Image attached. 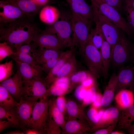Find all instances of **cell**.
<instances>
[{
    "label": "cell",
    "mask_w": 134,
    "mask_h": 134,
    "mask_svg": "<svg viewBox=\"0 0 134 134\" xmlns=\"http://www.w3.org/2000/svg\"><path fill=\"white\" fill-rule=\"evenodd\" d=\"M5 134H24V132H22L21 131L16 130L13 131H11L7 132Z\"/></svg>",
    "instance_id": "52"
},
{
    "label": "cell",
    "mask_w": 134,
    "mask_h": 134,
    "mask_svg": "<svg viewBox=\"0 0 134 134\" xmlns=\"http://www.w3.org/2000/svg\"><path fill=\"white\" fill-rule=\"evenodd\" d=\"M37 5L40 6L45 5L49 0H30Z\"/></svg>",
    "instance_id": "51"
},
{
    "label": "cell",
    "mask_w": 134,
    "mask_h": 134,
    "mask_svg": "<svg viewBox=\"0 0 134 134\" xmlns=\"http://www.w3.org/2000/svg\"><path fill=\"white\" fill-rule=\"evenodd\" d=\"M70 20L73 32L71 47H77L82 52L89 37L91 22L73 12L70 16Z\"/></svg>",
    "instance_id": "2"
},
{
    "label": "cell",
    "mask_w": 134,
    "mask_h": 134,
    "mask_svg": "<svg viewBox=\"0 0 134 134\" xmlns=\"http://www.w3.org/2000/svg\"><path fill=\"white\" fill-rule=\"evenodd\" d=\"M96 93L95 89L93 87L87 90L81 106L84 108L85 106L92 103L95 99Z\"/></svg>",
    "instance_id": "38"
},
{
    "label": "cell",
    "mask_w": 134,
    "mask_h": 134,
    "mask_svg": "<svg viewBox=\"0 0 134 134\" xmlns=\"http://www.w3.org/2000/svg\"><path fill=\"white\" fill-rule=\"evenodd\" d=\"M117 81V75L114 72L110 77L102 95L101 104L103 106H107L112 101L116 91Z\"/></svg>",
    "instance_id": "22"
},
{
    "label": "cell",
    "mask_w": 134,
    "mask_h": 134,
    "mask_svg": "<svg viewBox=\"0 0 134 134\" xmlns=\"http://www.w3.org/2000/svg\"><path fill=\"white\" fill-rule=\"evenodd\" d=\"M72 12L79 14L91 21H94L95 15L92 5L85 0H66Z\"/></svg>",
    "instance_id": "15"
},
{
    "label": "cell",
    "mask_w": 134,
    "mask_h": 134,
    "mask_svg": "<svg viewBox=\"0 0 134 134\" xmlns=\"http://www.w3.org/2000/svg\"><path fill=\"white\" fill-rule=\"evenodd\" d=\"M100 52L103 67V76L105 80L107 78L108 70L111 64V48L110 44L105 38L100 49Z\"/></svg>",
    "instance_id": "26"
},
{
    "label": "cell",
    "mask_w": 134,
    "mask_h": 134,
    "mask_svg": "<svg viewBox=\"0 0 134 134\" xmlns=\"http://www.w3.org/2000/svg\"><path fill=\"white\" fill-rule=\"evenodd\" d=\"M0 119L9 121L14 127L21 128L15 108H8L0 106Z\"/></svg>",
    "instance_id": "32"
},
{
    "label": "cell",
    "mask_w": 134,
    "mask_h": 134,
    "mask_svg": "<svg viewBox=\"0 0 134 134\" xmlns=\"http://www.w3.org/2000/svg\"><path fill=\"white\" fill-rule=\"evenodd\" d=\"M36 102L23 98H22L17 102L15 109L21 127L28 128Z\"/></svg>",
    "instance_id": "13"
},
{
    "label": "cell",
    "mask_w": 134,
    "mask_h": 134,
    "mask_svg": "<svg viewBox=\"0 0 134 134\" xmlns=\"http://www.w3.org/2000/svg\"><path fill=\"white\" fill-rule=\"evenodd\" d=\"M77 68V62L74 52L61 67L57 74L55 80L58 78L62 77H70L76 71Z\"/></svg>",
    "instance_id": "30"
},
{
    "label": "cell",
    "mask_w": 134,
    "mask_h": 134,
    "mask_svg": "<svg viewBox=\"0 0 134 134\" xmlns=\"http://www.w3.org/2000/svg\"><path fill=\"white\" fill-rule=\"evenodd\" d=\"M124 32L111 50V64L115 67L126 63L131 58L132 45Z\"/></svg>",
    "instance_id": "6"
},
{
    "label": "cell",
    "mask_w": 134,
    "mask_h": 134,
    "mask_svg": "<svg viewBox=\"0 0 134 134\" xmlns=\"http://www.w3.org/2000/svg\"><path fill=\"white\" fill-rule=\"evenodd\" d=\"M63 52L60 50L41 48L37 46L33 49L31 55L40 66L50 59L60 57Z\"/></svg>",
    "instance_id": "16"
},
{
    "label": "cell",
    "mask_w": 134,
    "mask_h": 134,
    "mask_svg": "<svg viewBox=\"0 0 134 134\" xmlns=\"http://www.w3.org/2000/svg\"><path fill=\"white\" fill-rule=\"evenodd\" d=\"M87 116L90 124V122L93 124L91 128L98 124L99 121L98 111L97 108L92 107L88 110Z\"/></svg>",
    "instance_id": "40"
},
{
    "label": "cell",
    "mask_w": 134,
    "mask_h": 134,
    "mask_svg": "<svg viewBox=\"0 0 134 134\" xmlns=\"http://www.w3.org/2000/svg\"><path fill=\"white\" fill-rule=\"evenodd\" d=\"M117 76L116 91L130 88L134 79V67L128 66L121 69Z\"/></svg>",
    "instance_id": "17"
},
{
    "label": "cell",
    "mask_w": 134,
    "mask_h": 134,
    "mask_svg": "<svg viewBox=\"0 0 134 134\" xmlns=\"http://www.w3.org/2000/svg\"><path fill=\"white\" fill-rule=\"evenodd\" d=\"M60 17L58 9L54 6L47 5L41 10L39 15L40 20L43 22L52 25L58 21Z\"/></svg>",
    "instance_id": "21"
},
{
    "label": "cell",
    "mask_w": 134,
    "mask_h": 134,
    "mask_svg": "<svg viewBox=\"0 0 134 134\" xmlns=\"http://www.w3.org/2000/svg\"><path fill=\"white\" fill-rule=\"evenodd\" d=\"M116 103L120 108L124 109L134 104V94L131 90L126 89L119 92L115 97Z\"/></svg>",
    "instance_id": "23"
},
{
    "label": "cell",
    "mask_w": 134,
    "mask_h": 134,
    "mask_svg": "<svg viewBox=\"0 0 134 134\" xmlns=\"http://www.w3.org/2000/svg\"><path fill=\"white\" fill-rule=\"evenodd\" d=\"M117 124H114L105 128H101L98 130L92 133L93 134H110L114 129Z\"/></svg>",
    "instance_id": "46"
},
{
    "label": "cell",
    "mask_w": 134,
    "mask_h": 134,
    "mask_svg": "<svg viewBox=\"0 0 134 134\" xmlns=\"http://www.w3.org/2000/svg\"><path fill=\"white\" fill-rule=\"evenodd\" d=\"M0 7L2 10L0 12V24L12 22L20 18H24L28 15L19 8L13 5L0 0Z\"/></svg>",
    "instance_id": "12"
},
{
    "label": "cell",
    "mask_w": 134,
    "mask_h": 134,
    "mask_svg": "<svg viewBox=\"0 0 134 134\" xmlns=\"http://www.w3.org/2000/svg\"><path fill=\"white\" fill-rule=\"evenodd\" d=\"M123 11L126 18L128 26L132 33H134V10L126 0H124Z\"/></svg>",
    "instance_id": "35"
},
{
    "label": "cell",
    "mask_w": 134,
    "mask_h": 134,
    "mask_svg": "<svg viewBox=\"0 0 134 134\" xmlns=\"http://www.w3.org/2000/svg\"><path fill=\"white\" fill-rule=\"evenodd\" d=\"M14 127L12 124L9 121L4 119H0V133L7 128Z\"/></svg>",
    "instance_id": "48"
},
{
    "label": "cell",
    "mask_w": 134,
    "mask_h": 134,
    "mask_svg": "<svg viewBox=\"0 0 134 134\" xmlns=\"http://www.w3.org/2000/svg\"><path fill=\"white\" fill-rule=\"evenodd\" d=\"M128 128V132L130 134H134V126L131 125Z\"/></svg>",
    "instance_id": "53"
},
{
    "label": "cell",
    "mask_w": 134,
    "mask_h": 134,
    "mask_svg": "<svg viewBox=\"0 0 134 134\" xmlns=\"http://www.w3.org/2000/svg\"><path fill=\"white\" fill-rule=\"evenodd\" d=\"M15 52V54L11 57L15 62L27 63L35 67L41 69L40 66L38 64L31 55L18 51Z\"/></svg>",
    "instance_id": "34"
},
{
    "label": "cell",
    "mask_w": 134,
    "mask_h": 134,
    "mask_svg": "<svg viewBox=\"0 0 134 134\" xmlns=\"http://www.w3.org/2000/svg\"><path fill=\"white\" fill-rule=\"evenodd\" d=\"M130 88L134 93V79Z\"/></svg>",
    "instance_id": "57"
},
{
    "label": "cell",
    "mask_w": 134,
    "mask_h": 134,
    "mask_svg": "<svg viewBox=\"0 0 134 134\" xmlns=\"http://www.w3.org/2000/svg\"><path fill=\"white\" fill-rule=\"evenodd\" d=\"M87 72L85 71H81L76 72L70 77V89L73 88L76 84L81 83L90 76Z\"/></svg>",
    "instance_id": "37"
},
{
    "label": "cell",
    "mask_w": 134,
    "mask_h": 134,
    "mask_svg": "<svg viewBox=\"0 0 134 134\" xmlns=\"http://www.w3.org/2000/svg\"><path fill=\"white\" fill-rule=\"evenodd\" d=\"M102 95L99 93H97L94 101L92 103V106L96 108L100 107L101 106V101Z\"/></svg>",
    "instance_id": "47"
},
{
    "label": "cell",
    "mask_w": 134,
    "mask_h": 134,
    "mask_svg": "<svg viewBox=\"0 0 134 134\" xmlns=\"http://www.w3.org/2000/svg\"><path fill=\"white\" fill-rule=\"evenodd\" d=\"M70 90V83L55 80L47 89L45 97L64 95Z\"/></svg>",
    "instance_id": "27"
},
{
    "label": "cell",
    "mask_w": 134,
    "mask_h": 134,
    "mask_svg": "<svg viewBox=\"0 0 134 134\" xmlns=\"http://www.w3.org/2000/svg\"><path fill=\"white\" fill-rule=\"evenodd\" d=\"M110 134H125L123 133L120 132L119 131L112 132Z\"/></svg>",
    "instance_id": "56"
},
{
    "label": "cell",
    "mask_w": 134,
    "mask_h": 134,
    "mask_svg": "<svg viewBox=\"0 0 134 134\" xmlns=\"http://www.w3.org/2000/svg\"><path fill=\"white\" fill-rule=\"evenodd\" d=\"M81 53L93 77L96 79L101 75H103V67L100 51L93 43L90 34L84 49Z\"/></svg>",
    "instance_id": "3"
},
{
    "label": "cell",
    "mask_w": 134,
    "mask_h": 134,
    "mask_svg": "<svg viewBox=\"0 0 134 134\" xmlns=\"http://www.w3.org/2000/svg\"><path fill=\"white\" fill-rule=\"evenodd\" d=\"M49 109L47 121L56 124L61 129L66 122L64 114L57 107L56 102V99L54 98L48 99Z\"/></svg>",
    "instance_id": "20"
},
{
    "label": "cell",
    "mask_w": 134,
    "mask_h": 134,
    "mask_svg": "<svg viewBox=\"0 0 134 134\" xmlns=\"http://www.w3.org/2000/svg\"><path fill=\"white\" fill-rule=\"evenodd\" d=\"M15 54L12 48L8 43L5 41L0 43V61L7 57L11 56Z\"/></svg>",
    "instance_id": "39"
},
{
    "label": "cell",
    "mask_w": 134,
    "mask_h": 134,
    "mask_svg": "<svg viewBox=\"0 0 134 134\" xmlns=\"http://www.w3.org/2000/svg\"><path fill=\"white\" fill-rule=\"evenodd\" d=\"M56 105L60 110L65 115L66 114V100L63 95L58 96L56 99Z\"/></svg>",
    "instance_id": "41"
},
{
    "label": "cell",
    "mask_w": 134,
    "mask_h": 134,
    "mask_svg": "<svg viewBox=\"0 0 134 134\" xmlns=\"http://www.w3.org/2000/svg\"><path fill=\"white\" fill-rule=\"evenodd\" d=\"M119 115V111L116 107H111L105 110L102 117L97 124L91 128V130L106 127L117 124Z\"/></svg>",
    "instance_id": "18"
},
{
    "label": "cell",
    "mask_w": 134,
    "mask_h": 134,
    "mask_svg": "<svg viewBox=\"0 0 134 134\" xmlns=\"http://www.w3.org/2000/svg\"><path fill=\"white\" fill-rule=\"evenodd\" d=\"M60 57L50 59L41 65L40 66L42 71L47 74L56 65Z\"/></svg>",
    "instance_id": "42"
},
{
    "label": "cell",
    "mask_w": 134,
    "mask_h": 134,
    "mask_svg": "<svg viewBox=\"0 0 134 134\" xmlns=\"http://www.w3.org/2000/svg\"><path fill=\"white\" fill-rule=\"evenodd\" d=\"M37 46L33 43L32 44H27L19 46L15 49V51L28 54L31 55L34 48Z\"/></svg>",
    "instance_id": "43"
},
{
    "label": "cell",
    "mask_w": 134,
    "mask_h": 134,
    "mask_svg": "<svg viewBox=\"0 0 134 134\" xmlns=\"http://www.w3.org/2000/svg\"><path fill=\"white\" fill-rule=\"evenodd\" d=\"M91 128L87 120L71 119L66 121L62 129V134H81L91 131Z\"/></svg>",
    "instance_id": "14"
},
{
    "label": "cell",
    "mask_w": 134,
    "mask_h": 134,
    "mask_svg": "<svg viewBox=\"0 0 134 134\" xmlns=\"http://www.w3.org/2000/svg\"><path fill=\"white\" fill-rule=\"evenodd\" d=\"M74 48L71 47L70 49L63 51L57 62L52 68L45 78L48 88L50 85L54 81L57 74L66 62L74 52Z\"/></svg>",
    "instance_id": "19"
},
{
    "label": "cell",
    "mask_w": 134,
    "mask_h": 134,
    "mask_svg": "<svg viewBox=\"0 0 134 134\" xmlns=\"http://www.w3.org/2000/svg\"><path fill=\"white\" fill-rule=\"evenodd\" d=\"M134 121V104L123 109L119 115L118 128L119 129L128 128Z\"/></svg>",
    "instance_id": "29"
},
{
    "label": "cell",
    "mask_w": 134,
    "mask_h": 134,
    "mask_svg": "<svg viewBox=\"0 0 134 134\" xmlns=\"http://www.w3.org/2000/svg\"><path fill=\"white\" fill-rule=\"evenodd\" d=\"M48 88L45 79L41 76L24 81L22 98L36 102L45 97Z\"/></svg>",
    "instance_id": "7"
},
{
    "label": "cell",
    "mask_w": 134,
    "mask_h": 134,
    "mask_svg": "<svg viewBox=\"0 0 134 134\" xmlns=\"http://www.w3.org/2000/svg\"><path fill=\"white\" fill-rule=\"evenodd\" d=\"M93 8L95 15L94 21L98 23L105 39L110 45L111 50L123 32L106 16Z\"/></svg>",
    "instance_id": "8"
},
{
    "label": "cell",
    "mask_w": 134,
    "mask_h": 134,
    "mask_svg": "<svg viewBox=\"0 0 134 134\" xmlns=\"http://www.w3.org/2000/svg\"><path fill=\"white\" fill-rule=\"evenodd\" d=\"M107 4L116 9L119 12L123 11L124 0H104Z\"/></svg>",
    "instance_id": "44"
},
{
    "label": "cell",
    "mask_w": 134,
    "mask_h": 134,
    "mask_svg": "<svg viewBox=\"0 0 134 134\" xmlns=\"http://www.w3.org/2000/svg\"><path fill=\"white\" fill-rule=\"evenodd\" d=\"M24 132L25 134H43L42 132L39 131L31 128H28Z\"/></svg>",
    "instance_id": "50"
},
{
    "label": "cell",
    "mask_w": 134,
    "mask_h": 134,
    "mask_svg": "<svg viewBox=\"0 0 134 134\" xmlns=\"http://www.w3.org/2000/svg\"><path fill=\"white\" fill-rule=\"evenodd\" d=\"M95 27L91 29L90 34L93 43L98 49H100L105 39L98 23L95 21Z\"/></svg>",
    "instance_id": "33"
},
{
    "label": "cell",
    "mask_w": 134,
    "mask_h": 134,
    "mask_svg": "<svg viewBox=\"0 0 134 134\" xmlns=\"http://www.w3.org/2000/svg\"><path fill=\"white\" fill-rule=\"evenodd\" d=\"M61 19L54 24L49 25L45 30L56 34L61 41L67 47L72 45V32L70 16L68 18L62 16Z\"/></svg>",
    "instance_id": "9"
},
{
    "label": "cell",
    "mask_w": 134,
    "mask_h": 134,
    "mask_svg": "<svg viewBox=\"0 0 134 134\" xmlns=\"http://www.w3.org/2000/svg\"><path fill=\"white\" fill-rule=\"evenodd\" d=\"M93 78L91 76H89L81 83L85 88L88 87L91 85L93 83Z\"/></svg>",
    "instance_id": "49"
},
{
    "label": "cell",
    "mask_w": 134,
    "mask_h": 134,
    "mask_svg": "<svg viewBox=\"0 0 134 134\" xmlns=\"http://www.w3.org/2000/svg\"><path fill=\"white\" fill-rule=\"evenodd\" d=\"M5 2L15 6L28 15L37 11L40 6L30 0H3Z\"/></svg>",
    "instance_id": "28"
},
{
    "label": "cell",
    "mask_w": 134,
    "mask_h": 134,
    "mask_svg": "<svg viewBox=\"0 0 134 134\" xmlns=\"http://www.w3.org/2000/svg\"><path fill=\"white\" fill-rule=\"evenodd\" d=\"M49 109L48 99L44 97L36 101L33 108L27 128L34 129L46 134Z\"/></svg>",
    "instance_id": "5"
},
{
    "label": "cell",
    "mask_w": 134,
    "mask_h": 134,
    "mask_svg": "<svg viewBox=\"0 0 134 134\" xmlns=\"http://www.w3.org/2000/svg\"><path fill=\"white\" fill-rule=\"evenodd\" d=\"M130 3L134 10V0H126Z\"/></svg>",
    "instance_id": "55"
},
{
    "label": "cell",
    "mask_w": 134,
    "mask_h": 134,
    "mask_svg": "<svg viewBox=\"0 0 134 134\" xmlns=\"http://www.w3.org/2000/svg\"><path fill=\"white\" fill-rule=\"evenodd\" d=\"M13 65L12 60L0 64V82L10 78L13 74Z\"/></svg>",
    "instance_id": "36"
},
{
    "label": "cell",
    "mask_w": 134,
    "mask_h": 134,
    "mask_svg": "<svg viewBox=\"0 0 134 134\" xmlns=\"http://www.w3.org/2000/svg\"><path fill=\"white\" fill-rule=\"evenodd\" d=\"M85 88L81 84L78 85L75 89L74 94L75 98L79 101H82L86 93Z\"/></svg>",
    "instance_id": "45"
},
{
    "label": "cell",
    "mask_w": 134,
    "mask_h": 134,
    "mask_svg": "<svg viewBox=\"0 0 134 134\" xmlns=\"http://www.w3.org/2000/svg\"><path fill=\"white\" fill-rule=\"evenodd\" d=\"M0 25V40L7 42L15 49L31 43L34 35L39 30L35 25L24 18Z\"/></svg>",
    "instance_id": "1"
},
{
    "label": "cell",
    "mask_w": 134,
    "mask_h": 134,
    "mask_svg": "<svg viewBox=\"0 0 134 134\" xmlns=\"http://www.w3.org/2000/svg\"><path fill=\"white\" fill-rule=\"evenodd\" d=\"M19 71L24 81L31 80L36 77L41 76V69L33 66L28 64L15 62Z\"/></svg>",
    "instance_id": "25"
},
{
    "label": "cell",
    "mask_w": 134,
    "mask_h": 134,
    "mask_svg": "<svg viewBox=\"0 0 134 134\" xmlns=\"http://www.w3.org/2000/svg\"><path fill=\"white\" fill-rule=\"evenodd\" d=\"M131 58L134 60V43L132 45Z\"/></svg>",
    "instance_id": "54"
},
{
    "label": "cell",
    "mask_w": 134,
    "mask_h": 134,
    "mask_svg": "<svg viewBox=\"0 0 134 134\" xmlns=\"http://www.w3.org/2000/svg\"><path fill=\"white\" fill-rule=\"evenodd\" d=\"M0 84L7 90L17 102L22 98L24 80L18 70L12 76L1 82Z\"/></svg>",
    "instance_id": "11"
},
{
    "label": "cell",
    "mask_w": 134,
    "mask_h": 134,
    "mask_svg": "<svg viewBox=\"0 0 134 134\" xmlns=\"http://www.w3.org/2000/svg\"><path fill=\"white\" fill-rule=\"evenodd\" d=\"M91 0V1H96V0Z\"/></svg>",
    "instance_id": "58"
},
{
    "label": "cell",
    "mask_w": 134,
    "mask_h": 134,
    "mask_svg": "<svg viewBox=\"0 0 134 134\" xmlns=\"http://www.w3.org/2000/svg\"></svg>",
    "instance_id": "59"
},
{
    "label": "cell",
    "mask_w": 134,
    "mask_h": 134,
    "mask_svg": "<svg viewBox=\"0 0 134 134\" xmlns=\"http://www.w3.org/2000/svg\"><path fill=\"white\" fill-rule=\"evenodd\" d=\"M32 42L41 48L61 50L67 48L56 34L45 29L42 31L39 30L36 33Z\"/></svg>",
    "instance_id": "10"
},
{
    "label": "cell",
    "mask_w": 134,
    "mask_h": 134,
    "mask_svg": "<svg viewBox=\"0 0 134 134\" xmlns=\"http://www.w3.org/2000/svg\"><path fill=\"white\" fill-rule=\"evenodd\" d=\"M91 1L93 8L106 16L129 36L132 35V33L126 21L116 9L106 3L104 0Z\"/></svg>",
    "instance_id": "4"
},
{
    "label": "cell",
    "mask_w": 134,
    "mask_h": 134,
    "mask_svg": "<svg viewBox=\"0 0 134 134\" xmlns=\"http://www.w3.org/2000/svg\"><path fill=\"white\" fill-rule=\"evenodd\" d=\"M66 107L68 119H77L87 120L89 122L87 115L83 110L84 108L74 101L71 100H66Z\"/></svg>",
    "instance_id": "24"
},
{
    "label": "cell",
    "mask_w": 134,
    "mask_h": 134,
    "mask_svg": "<svg viewBox=\"0 0 134 134\" xmlns=\"http://www.w3.org/2000/svg\"><path fill=\"white\" fill-rule=\"evenodd\" d=\"M17 102L7 90L0 84V106L6 108L14 109Z\"/></svg>",
    "instance_id": "31"
}]
</instances>
